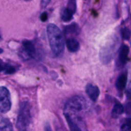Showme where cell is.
I'll list each match as a JSON object with an SVG mask.
<instances>
[{
  "mask_svg": "<svg viewBox=\"0 0 131 131\" xmlns=\"http://www.w3.org/2000/svg\"><path fill=\"white\" fill-rule=\"evenodd\" d=\"M31 121V106L28 101H23L20 104L19 114L17 118V128L19 130H26L30 125Z\"/></svg>",
  "mask_w": 131,
  "mask_h": 131,
  "instance_id": "cell-3",
  "label": "cell"
},
{
  "mask_svg": "<svg viewBox=\"0 0 131 131\" xmlns=\"http://www.w3.org/2000/svg\"><path fill=\"white\" fill-rule=\"evenodd\" d=\"M23 1H30L31 0H23Z\"/></svg>",
  "mask_w": 131,
  "mask_h": 131,
  "instance_id": "cell-23",
  "label": "cell"
},
{
  "mask_svg": "<svg viewBox=\"0 0 131 131\" xmlns=\"http://www.w3.org/2000/svg\"><path fill=\"white\" fill-rule=\"evenodd\" d=\"M121 35L123 39L125 40H128L130 38L131 35V31L130 29L127 28V27L122 28L121 30Z\"/></svg>",
  "mask_w": 131,
  "mask_h": 131,
  "instance_id": "cell-16",
  "label": "cell"
},
{
  "mask_svg": "<svg viewBox=\"0 0 131 131\" xmlns=\"http://www.w3.org/2000/svg\"><path fill=\"white\" fill-rule=\"evenodd\" d=\"M12 102L10 92L4 86L0 88V111L1 113H6L11 109Z\"/></svg>",
  "mask_w": 131,
  "mask_h": 131,
  "instance_id": "cell-5",
  "label": "cell"
},
{
  "mask_svg": "<svg viewBox=\"0 0 131 131\" xmlns=\"http://www.w3.org/2000/svg\"><path fill=\"white\" fill-rule=\"evenodd\" d=\"M127 83V74L126 72L122 73L117 78V80L115 83L116 88L120 91L123 90L125 89Z\"/></svg>",
  "mask_w": 131,
  "mask_h": 131,
  "instance_id": "cell-9",
  "label": "cell"
},
{
  "mask_svg": "<svg viewBox=\"0 0 131 131\" xmlns=\"http://www.w3.org/2000/svg\"><path fill=\"white\" fill-rule=\"evenodd\" d=\"M47 17H48V15H47V13L44 12L42 13L40 15V20L42 22H46L47 20Z\"/></svg>",
  "mask_w": 131,
  "mask_h": 131,
  "instance_id": "cell-18",
  "label": "cell"
},
{
  "mask_svg": "<svg viewBox=\"0 0 131 131\" xmlns=\"http://www.w3.org/2000/svg\"><path fill=\"white\" fill-rule=\"evenodd\" d=\"M116 42H113L110 44H107L101 49L100 52V58L101 62L104 64L109 63L113 58L115 52L116 51Z\"/></svg>",
  "mask_w": 131,
  "mask_h": 131,
  "instance_id": "cell-6",
  "label": "cell"
},
{
  "mask_svg": "<svg viewBox=\"0 0 131 131\" xmlns=\"http://www.w3.org/2000/svg\"><path fill=\"white\" fill-rule=\"evenodd\" d=\"M51 0H42L41 1V6L42 8H46L47 7L50 3Z\"/></svg>",
  "mask_w": 131,
  "mask_h": 131,
  "instance_id": "cell-19",
  "label": "cell"
},
{
  "mask_svg": "<svg viewBox=\"0 0 131 131\" xmlns=\"http://www.w3.org/2000/svg\"><path fill=\"white\" fill-rule=\"evenodd\" d=\"M1 71L3 72L5 74H13L16 72V69L12 65L8 63H3L1 61Z\"/></svg>",
  "mask_w": 131,
  "mask_h": 131,
  "instance_id": "cell-14",
  "label": "cell"
},
{
  "mask_svg": "<svg viewBox=\"0 0 131 131\" xmlns=\"http://www.w3.org/2000/svg\"><path fill=\"white\" fill-rule=\"evenodd\" d=\"M45 130H51V128L50 127L49 125H47V126L45 127Z\"/></svg>",
  "mask_w": 131,
  "mask_h": 131,
  "instance_id": "cell-22",
  "label": "cell"
},
{
  "mask_svg": "<svg viewBox=\"0 0 131 131\" xmlns=\"http://www.w3.org/2000/svg\"><path fill=\"white\" fill-rule=\"evenodd\" d=\"M74 14L75 13L74 12H72L71 10L68 8L67 7L65 8V9H63L62 13H61V19L64 22L70 21V20H71V19H72L73 15H74Z\"/></svg>",
  "mask_w": 131,
  "mask_h": 131,
  "instance_id": "cell-15",
  "label": "cell"
},
{
  "mask_svg": "<svg viewBox=\"0 0 131 131\" xmlns=\"http://www.w3.org/2000/svg\"><path fill=\"white\" fill-rule=\"evenodd\" d=\"M86 93L93 102H96L100 95L99 87L92 84H88L86 87Z\"/></svg>",
  "mask_w": 131,
  "mask_h": 131,
  "instance_id": "cell-8",
  "label": "cell"
},
{
  "mask_svg": "<svg viewBox=\"0 0 131 131\" xmlns=\"http://www.w3.org/2000/svg\"><path fill=\"white\" fill-rule=\"evenodd\" d=\"M67 7L75 13L76 10V0H69Z\"/></svg>",
  "mask_w": 131,
  "mask_h": 131,
  "instance_id": "cell-17",
  "label": "cell"
},
{
  "mask_svg": "<svg viewBox=\"0 0 131 131\" xmlns=\"http://www.w3.org/2000/svg\"><path fill=\"white\" fill-rule=\"evenodd\" d=\"M80 28L79 25L76 23H73V24H70V25L67 26L65 28V33L66 35H77L80 33Z\"/></svg>",
  "mask_w": 131,
  "mask_h": 131,
  "instance_id": "cell-11",
  "label": "cell"
},
{
  "mask_svg": "<svg viewBox=\"0 0 131 131\" xmlns=\"http://www.w3.org/2000/svg\"><path fill=\"white\" fill-rule=\"evenodd\" d=\"M19 56L24 60L35 58L37 56V50L35 45L29 40L23 42V47L19 51Z\"/></svg>",
  "mask_w": 131,
  "mask_h": 131,
  "instance_id": "cell-4",
  "label": "cell"
},
{
  "mask_svg": "<svg viewBox=\"0 0 131 131\" xmlns=\"http://www.w3.org/2000/svg\"><path fill=\"white\" fill-rule=\"evenodd\" d=\"M129 53V48L126 45H124L121 47L119 52L118 58L117 66L119 68L122 67L125 65V64L127 61L128 54Z\"/></svg>",
  "mask_w": 131,
  "mask_h": 131,
  "instance_id": "cell-7",
  "label": "cell"
},
{
  "mask_svg": "<svg viewBox=\"0 0 131 131\" xmlns=\"http://www.w3.org/2000/svg\"><path fill=\"white\" fill-rule=\"evenodd\" d=\"M86 110L87 102L83 97L75 95L68 100L64 107V115L70 130H86L83 118Z\"/></svg>",
  "mask_w": 131,
  "mask_h": 131,
  "instance_id": "cell-1",
  "label": "cell"
},
{
  "mask_svg": "<svg viewBox=\"0 0 131 131\" xmlns=\"http://www.w3.org/2000/svg\"><path fill=\"white\" fill-rule=\"evenodd\" d=\"M14 130L12 124L8 119L1 118L0 122V130L1 131H12Z\"/></svg>",
  "mask_w": 131,
  "mask_h": 131,
  "instance_id": "cell-13",
  "label": "cell"
},
{
  "mask_svg": "<svg viewBox=\"0 0 131 131\" xmlns=\"http://www.w3.org/2000/svg\"><path fill=\"white\" fill-rule=\"evenodd\" d=\"M47 35L51 51L56 56L63 54L65 49V38L60 28L54 24H49L47 28Z\"/></svg>",
  "mask_w": 131,
  "mask_h": 131,
  "instance_id": "cell-2",
  "label": "cell"
},
{
  "mask_svg": "<svg viewBox=\"0 0 131 131\" xmlns=\"http://www.w3.org/2000/svg\"><path fill=\"white\" fill-rule=\"evenodd\" d=\"M125 124H126V125L129 127V129H130V130H131V118H129L127 120Z\"/></svg>",
  "mask_w": 131,
  "mask_h": 131,
  "instance_id": "cell-21",
  "label": "cell"
},
{
  "mask_svg": "<svg viewBox=\"0 0 131 131\" xmlns=\"http://www.w3.org/2000/svg\"><path fill=\"white\" fill-rule=\"evenodd\" d=\"M66 44L68 50L72 52H77V51H79V48H80V45H79V42L73 38L67 39V40L66 41Z\"/></svg>",
  "mask_w": 131,
  "mask_h": 131,
  "instance_id": "cell-10",
  "label": "cell"
},
{
  "mask_svg": "<svg viewBox=\"0 0 131 131\" xmlns=\"http://www.w3.org/2000/svg\"><path fill=\"white\" fill-rule=\"evenodd\" d=\"M124 109L122 104L118 102V103L115 104L113 108L112 112H111V116L114 118H117L124 113Z\"/></svg>",
  "mask_w": 131,
  "mask_h": 131,
  "instance_id": "cell-12",
  "label": "cell"
},
{
  "mask_svg": "<svg viewBox=\"0 0 131 131\" xmlns=\"http://www.w3.org/2000/svg\"><path fill=\"white\" fill-rule=\"evenodd\" d=\"M126 112L128 115H131V103H128L126 106Z\"/></svg>",
  "mask_w": 131,
  "mask_h": 131,
  "instance_id": "cell-20",
  "label": "cell"
}]
</instances>
